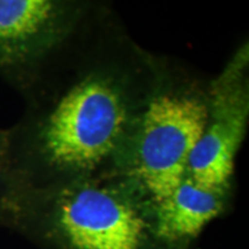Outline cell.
Wrapping results in <instances>:
<instances>
[{"instance_id":"cell-1","label":"cell","mask_w":249,"mask_h":249,"mask_svg":"<svg viewBox=\"0 0 249 249\" xmlns=\"http://www.w3.org/2000/svg\"><path fill=\"white\" fill-rule=\"evenodd\" d=\"M157 62L108 8L22 95V118L4 130L8 186L120 177Z\"/></svg>"},{"instance_id":"cell-2","label":"cell","mask_w":249,"mask_h":249,"mask_svg":"<svg viewBox=\"0 0 249 249\" xmlns=\"http://www.w3.org/2000/svg\"><path fill=\"white\" fill-rule=\"evenodd\" d=\"M4 226L40 249H169L151 204L123 177L9 187Z\"/></svg>"},{"instance_id":"cell-3","label":"cell","mask_w":249,"mask_h":249,"mask_svg":"<svg viewBox=\"0 0 249 249\" xmlns=\"http://www.w3.org/2000/svg\"><path fill=\"white\" fill-rule=\"evenodd\" d=\"M208 89L209 79L179 61L158 57L154 83L120 172L139 187L151 207L186 176L207 120Z\"/></svg>"},{"instance_id":"cell-4","label":"cell","mask_w":249,"mask_h":249,"mask_svg":"<svg viewBox=\"0 0 249 249\" xmlns=\"http://www.w3.org/2000/svg\"><path fill=\"white\" fill-rule=\"evenodd\" d=\"M108 8L81 0H0V77L23 95Z\"/></svg>"},{"instance_id":"cell-5","label":"cell","mask_w":249,"mask_h":249,"mask_svg":"<svg viewBox=\"0 0 249 249\" xmlns=\"http://www.w3.org/2000/svg\"><path fill=\"white\" fill-rule=\"evenodd\" d=\"M249 49L242 43L220 73L209 79L204 129L187 173L205 188L233 192L235 158L249 120Z\"/></svg>"},{"instance_id":"cell-6","label":"cell","mask_w":249,"mask_h":249,"mask_svg":"<svg viewBox=\"0 0 249 249\" xmlns=\"http://www.w3.org/2000/svg\"><path fill=\"white\" fill-rule=\"evenodd\" d=\"M233 192L205 188L188 173L171 194L152 207L156 232L169 249H189L208 224L225 213Z\"/></svg>"},{"instance_id":"cell-7","label":"cell","mask_w":249,"mask_h":249,"mask_svg":"<svg viewBox=\"0 0 249 249\" xmlns=\"http://www.w3.org/2000/svg\"><path fill=\"white\" fill-rule=\"evenodd\" d=\"M9 186L4 178L0 177V226H4L5 213H6V201H7V194Z\"/></svg>"},{"instance_id":"cell-8","label":"cell","mask_w":249,"mask_h":249,"mask_svg":"<svg viewBox=\"0 0 249 249\" xmlns=\"http://www.w3.org/2000/svg\"><path fill=\"white\" fill-rule=\"evenodd\" d=\"M4 130H0V177L4 178L6 181V174H5V160H4ZM8 183V182H7Z\"/></svg>"}]
</instances>
